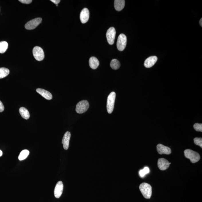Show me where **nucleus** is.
<instances>
[{"instance_id":"obj_1","label":"nucleus","mask_w":202,"mask_h":202,"mask_svg":"<svg viewBox=\"0 0 202 202\" xmlns=\"http://www.w3.org/2000/svg\"><path fill=\"white\" fill-rule=\"evenodd\" d=\"M139 189L144 198L150 199L152 193V188L150 185L146 183H142L140 185Z\"/></svg>"},{"instance_id":"obj_2","label":"nucleus","mask_w":202,"mask_h":202,"mask_svg":"<svg viewBox=\"0 0 202 202\" xmlns=\"http://www.w3.org/2000/svg\"><path fill=\"white\" fill-rule=\"evenodd\" d=\"M184 154L185 156L189 159L193 163L197 162L200 160V156L199 154L191 149H186L185 150Z\"/></svg>"},{"instance_id":"obj_3","label":"nucleus","mask_w":202,"mask_h":202,"mask_svg":"<svg viewBox=\"0 0 202 202\" xmlns=\"http://www.w3.org/2000/svg\"><path fill=\"white\" fill-rule=\"evenodd\" d=\"M116 98V93L114 92H112L108 97L107 102V109L108 113L111 114L113 111L114 107L115 100Z\"/></svg>"},{"instance_id":"obj_4","label":"nucleus","mask_w":202,"mask_h":202,"mask_svg":"<svg viewBox=\"0 0 202 202\" xmlns=\"http://www.w3.org/2000/svg\"><path fill=\"white\" fill-rule=\"evenodd\" d=\"M90 105L87 100L81 101L77 104L76 111L77 113L81 114L86 112L89 109Z\"/></svg>"},{"instance_id":"obj_5","label":"nucleus","mask_w":202,"mask_h":202,"mask_svg":"<svg viewBox=\"0 0 202 202\" xmlns=\"http://www.w3.org/2000/svg\"><path fill=\"white\" fill-rule=\"evenodd\" d=\"M127 38L126 35L121 34L119 36L117 42V47L119 51H123L127 45Z\"/></svg>"},{"instance_id":"obj_6","label":"nucleus","mask_w":202,"mask_h":202,"mask_svg":"<svg viewBox=\"0 0 202 202\" xmlns=\"http://www.w3.org/2000/svg\"><path fill=\"white\" fill-rule=\"evenodd\" d=\"M34 57L37 60L41 61L44 58L45 55L43 50L40 46H35L33 50Z\"/></svg>"},{"instance_id":"obj_7","label":"nucleus","mask_w":202,"mask_h":202,"mask_svg":"<svg viewBox=\"0 0 202 202\" xmlns=\"http://www.w3.org/2000/svg\"><path fill=\"white\" fill-rule=\"evenodd\" d=\"M116 32L113 27L109 28L106 32V36L108 42L110 45H112L114 43L115 38Z\"/></svg>"},{"instance_id":"obj_8","label":"nucleus","mask_w":202,"mask_h":202,"mask_svg":"<svg viewBox=\"0 0 202 202\" xmlns=\"http://www.w3.org/2000/svg\"><path fill=\"white\" fill-rule=\"evenodd\" d=\"M42 18H37L30 20L25 24V28L27 30H33L41 23Z\"/></svg>"},{"instance_id":"obj_9","label":"nucleus","mask_w":202,"mask_h":202,"mask_svg":"<svg viewBox=\"0 0 202 202\" xmlns=\"http://www.w3.org/2000/svg\"><path fill=\"white\" fill-rule=\"evenodd\" d=\"M63 184L62 181H59L56 185L54 190V194L55 197L59 198L63 193Z\"/></svg>"},{"instance_id":"obj_10","label":"nucleus","mask_w":202,"mask_h":202,"mask_svg":"<svg viewBox=\"0 0 202 202\" xmlns=\"http://www.w3.org/2000/svg\"><path fill=\"white\" fill-rule=\"evenodd\" d=\"M90 17V12L89 9L84 8L82 10L80 14V19L81 22L83 24L86 23L89 20Z\"/></svg>"},{"instance_id":"obj_11","label":"nucleus","mask_w":202,"mask_h":202,"mask_svg":"<svg viewBox=\"0 0 202 202\" xmlns=\"http://www.w3.org/2000/svg\"><path fill=\"white\" fill-rule=\"evenodd\" d=\"M171 163L164 158H160L158 160V166L159 169L161 170H165L167 169L170 164Z\"/></svg>"},{"instance_id":"obj_12","label":"nucleus","mask_w":202,"mask_h":202,"mask_svg":"<svg viewBox=\"0 0 202 202\" xmlns=\"http://www.w3.org/2000/svg\"><path fill=\"white\" fill-rule=\"evenodd\" d=\"M157 150L158 153L161 155L163 154L169 155L171 153L170 148L161 144H158Z\"/></svg>"},{"instance_id":"obj_13","label":"nucleus","mask_w":202,"mask_h":202,"mask_svg":"<svg viewBox=\"0 0 202 202\" xmlns=\"http://www.w3.org/2000/svg\"><path fill=\"white\" fill-rule=\"evenodd\" d=\"M157 60V57L156 56H150L148 57L144 62V66L146 68H150L152 67L156 63Z\"/></svg>"},{"instance_id":"obj_14","label":"nucleus","mask_w":202,"mask_h":202,"mask_svg":"<svg viewBox=\"0 0 202 202\" xmlns=\"http://www.w3.org/2000/svg\"><path fill=\"white\" fill-rule=\"evenodd\" d=\"M71 134L70 132H66L63 136L62 139V143L63 144L64 149L67 150L69 147L70 140Z\"/></svg>"},{"instance_id":"obj_15","label":"nucleus","mask_w":202,"mask_h":202,"mask_svg":"<svg viewBox=\"0 0 202 202\" xmlns=\"http://www.w3.org/2000/svg\"><path fill=\"white\" fill-rule=\"evenodd\" d=\"M36 92L48 100H51L52 98V94L49 92L44 89H37Z\"/></svg>"},{"instance_id":"obj_16","label":"nucleus","mask_w":202,"mask_h":202,"mask_svg":"<svg viewBox=\"0 0 202 202\" xmlns=\"http://www.w3.org/2000/svg\"><path fill=\"white\" fill-rule=\"evenodd\" d=\"M125 5L124 0H115L114 1V7L117 11H120L123 9Z\"/></svg>"},{"instance_id":"obj_17","label":"nucleus","mask_w":202,"mask_h":202,"mask_svg":"<svg viewBox=\"0 0 202 202\" xmlns=\"http://www.w3.org/2000/svg\"><path fill=\"white\" fill-rule=\"evenodd\" d=\"M89 63L91 68L93 69H95L99 66V62L96 57H92L89 60Z\"/></svg>"},{"instance_id":"obj_18","label":"nucleus","mask_w":202,"mask_h":202,"mask_svg":"<svg viewBox=\"0 0 202 202\" xmlns=\"http://www.w3.org/2000/svg\"><path fill=\"white\" fill-rule=\"evenodd\" d=\"M19 112L22 117L24 119H28L30 117V115L29 111L25 107H20L19 109Z\"/></svg>"},{"instance_id":"obj_19","label":"nucleus","mask_w":202,"mask_h":202,"mask_svg":"<svg viewBox=\"0 0 202 202\" xmlns=\"http://www.w3.org/2000/svg\"><path fill=\"white\" fill-rule=\"evenodd\" d=\"M120 63L118 60L114 59L112 60L110 63V66L114 70H117L120 67Z\"/></svg>"},{"instance_id":"obj_20","label":"nucleus","mask_w":202,"mask_h":202,"mask_svg":"<svg viewBox=\"0 0 202 202\" xmlns=\"http://www.w3.org/2000/svg\"><path fill=\"white\" fill-rule=\"evenodd\" d=\"M9 73V70L5 67L0 68V79L7 76Z\"/></svg>"},{"instance_id":"obj_21","label":"nucleus","mask_w":202,"mask_h":202,"mask_svg":"<svg viewBox=\"0 0 202 202\" xmlns=\"http://www.w3.org/2000/svg\"><path fill=\"white\" fill-rule=\"evenodd\" d=\"M29 154V151L26 149H25L22 150L19 154V156H18V159L20 161H22V160H25L26 159L28 155Z\"/></svg>"},{"instance_id":"obj_22","label":"nucleus","mask_w":202,"mask_h":202,"mask_svg":"<svg viewBox=\"0 0 202 202\" xmlns=\"http://www.w3.org/2000/svg\"><path fill=\"white\" fill-rule=\"evenodd\" d=\"M8 48V43L6 41L0 42V53H4Z\"/></svg>"},{"instance_id":"obj_23","label":"nucleus","mask_w":202,"mask_h":202,"mask_svg":"<svg viewBox=\"0 0 202 202\" xmlns=\"http://www.w3.org/2000/svg\"><path fill=\"white\" fill-rule=\"evenodd\" d=\"M150 172V170L148 167H145L143 170H140L139 171V174L140 177H144L145 174H148Z\"/></svg>"},{"instance_id":"obj_24","label":"nucleus","mask_w":202,"mask_h":202,"mask_svg":"<svg viewBox=\"0 0 202 202\" xmlns=\"http://www.w3.org/2000/svg\"><path fill=\"white\" fill-rule=\"evenodd\" d=\"M193 127L197 132H202V123H196L193 125Z\"/></svg>"},{"instance_id":"obj_25","label":"nucleus","mask_w":202,"mask_h":202,"mask_svg":"<svg viewBox=\"0 0 202 202\" xmlns=\"http://www.w3.org/2000/svg\"><path fill=\"white\" fill-rule=\"evenodd\" d=\"M195 144L199 146L201 148H202V139L201 138H196L194 139Z\"/></svg>"},{"instance_id":"obj_26","label":"nucleus","mask_w":202,"mask_h":202,"mask_svg":"<svg viewBox=\"0 0 202 202\" xmlns=\"http://www.w3.org/2000/svg\"><path fill=\"white\" fill-rule=\"evenodd\" d=\"M19 1L22 3L27 4H30L32 2V0H19Z\"/></svg>"},{"instance_id":"obj_27","label":"nucleus","mask_w":202,"mask_h":202,"mask_svg":"<svg viewBox=\"0 0 202 202\" xmlns=\"http://www.w3.org/2000/svg\"><path fill=\"white\" fill-rule=\"evenodd\" d=\"M4 110V107L3 103L0 101V112H3Z\"/></svg>"},{"instance_id":"obj_28","label":"nucleus","mask_w":202,"mask_h":202,"mask_svg":"<svg viewBox=\"0 0 202 202\" xmlns=\"http://www.w3.org/2000/svg\"><path fill=\"white\" fill-rule=\"evenodd\" d=\"M50 1L53 2V3L56 5H58V4L60 3V0H51Z\"/></svg>"},{"instance_id":"obj_29","label":"nucleus","mask_w":202,"mask_h":202,"mask_svg":"<svg viewBox=\"0 0 202 202\" xmlns=\"http://www.w3.org/2000/svg\"><path fill=\"white\" fill-rule=\"evenodd\" d=\"M199 24H200L201 26H202V18L200 19V21H199Z\"/></svg>"},{"instance_id":"obj_30","label":"nucleus","mask_w":202,"mask_h":202,"mask_svg":"<svg viewBox=\"0 0 202 202\" xmlns=\"http://www.w3.org/2000/svg\"><path fill=\"white\" fill-rule=\"evenodd\" d=\"M2 154H2V152L1 150H0V157L2 156Z\"/></svg>"},{"instance_id":"obj_31","label":"nucleus","mask_w":202,"mask_h":202,"mask_svg":"<svg viewBox=\"0 0 202 202\" xmlns=\"http://www.w3.org/2000/svg\"><path fill=\"white\" fill-rule=\"evenodd\" d=\"M56 5V6H57H57H58V5Z\"/></svg>"}]
</instances>
